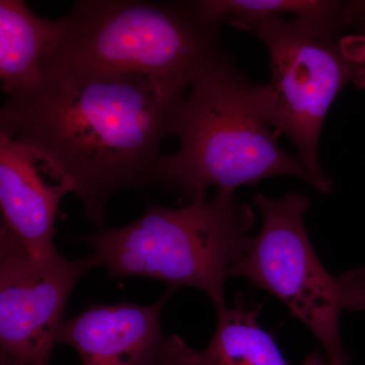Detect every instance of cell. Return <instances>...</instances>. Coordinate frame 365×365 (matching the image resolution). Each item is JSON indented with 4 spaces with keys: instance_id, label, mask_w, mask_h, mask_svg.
I'll use <instances>...</instances> for the list:
<instances>
[{
    "instance_id": "2",
    "label": "cell",
    "mask_w": 365,
    "mask_h": 365,
    "mask_svg": "<svg viewBox=\"0 0 365 365\" xmlns=\"http://www.w3.org/2000/svg\"><path fill=\"white\" fill-rule=\"evenodd\" d=\"M254 85L232 57L197 79L170 130L179 138V150L163 155L155 185L189 203L207 199L211 187L235 191L275 176L297 178L319 193H332L334 184L314 177L299 157L278 145V133L255 103Z\"/></svg>"
},
{
    "instance_id": "14",
    "label": "cell",
    "mask_w": 365,
    "mask_h": 365,
    "mask_svg": "<svg viewBox=\"0 0 365 365\" xmlns=\"http://www.w3.org/2000/svg\"><path fill=\"white\" fill-rule=\"evenodd\" d=\"M302 365H332L328 360L325 359L323 355L319 351H314L311 354L307 355V359H304Z\"/></svg>"
},
{
    "instance_id": "16",
    "label": "cell",
    "mask_w": 365,
    "mask_h": 365,
    "mask_svg": "<svg viewBox=\"0 0 365 365\" xmlns=\"http://www.w3.org/2000/svg\"><path fill=\"white\" fill-rule=\"evenodd\" d=\"M0 365H19V364H16V362L13 361V360L6 359V357L0 356Z\"/></svg>"
},
{
    "instance_id": "1",
    "label": "cell",
    "mask_w": 365,
    "mask_h": 365,
    "mask_svg": "<svg viewBox=\"0 0 365 365\" xmlns=\"http://www.w3.org/2000/svg\"><path fill=\"white\" fill-rule=\"evenodd\" d=\"M188 91L145 74L52 69L35 90L7 98L0 134L44 155L102 227L110 197L155 185Z\"/></svg>"
},
{
    "instance_id": "6",
    "label": "cell",
    "mask_w": 365,
    "mask_h": 365,
    "mask_svg": "<svg viewBox=\"0 0 365 365\" xmlns=\"http://www.w3.org/2000/svg\"><path fill=\"white\" fill-rule=\"evenodd\" d=\"M262 227L235 276L247 278L283 302L314 334L332 365H349L340 334L344 311L365 309V267L335 277L321 263L307 235L304 216L311 200L288 193L273 199L258 194Z\"/></svg>"
},
{
    "instance_id": "7",
    "label": "cell",
    "mask_w": 365,
    "mask_h": 365,
    "mask_svg": "<svg viewBox=\"0 0 365 365\" xmlns=\"http://www.w3.org/2000/svg\"><path fill=\"white\" fill-rule=\"evenodd\" d=\"M95 268L91 257L39 260L0 227V356L19 365H50L69 297Z\"/></svg>"
},
{
    "instance_id": "3",
    "label": "cell",
    "mask_w": 365,
    "mask_h": 365,
    "mask_svg": "<svg viewBox=\"0 0 365 365\" xmlns=\"http://www.w3.org/2000/svg\"><path fill=\"white\" fill-rule=\"evenodd\" d=\"M52 69L139 73L190 90L232 55L195 1L81 0L59 19ZM46 76V74H45Z\"/></svg>"
},
{
    "instance_id": "4",
    "label": "cell",
    "mask_w": 365,
    "mask_h": 365,
    "mask_svg": "<svg viewBox=\"0 0 365 365\" xmlns=\"http://www.w3.org/2000/svg\"><path fill=\"white\" fill-rule=\"evenodd\" d=\"M251 206L234 190L217 189L211 199L180 208L148 204L135 222L76 237L91 248L96 267L108 277H146L170 288L202 290L215 309L227 307L225 284L251 246Z\"/></svg>"
},
{
    "instance_id": "15",
    "label": "cell",
    "mask_w": 365,
    "mask_h": 365,
    "mask_svg": "<svg viewBox=\"0 0 365 365\" xmlns=\"http://www.w3.org/2000/svg\"><path fill=\"white\" fill-rule=\"evenodd\" d=\"M356 23L359 25L360 32H361L362 37L365 38V14H357V16H352L348 24Z\"/></svg>"
},
{
    "instance_id": "10",
    "label": "cell",
    "mask_w": 365,
    "mask_h": 365,
    "mask_svg": "<svg viewBox=\"0 0 365 365\" xmlns=\"http://www.w3.org/2000/svg\"><path fill=\"white\" fill-rule=\"evenodd\" d=\"M58 33V20L40 18L23 0L0 1V79L7 98L43 83Z\"/></svg>"
},
{
    "instance_id": "12",
    "label": "cell",
    "mask_w": 365,
    "mask_h": 365,
    "mask_svg": "<svg viewBox=\"0 0 365 365\" xmlns=\"http://www.w3.org/2000/svg\"><path fill=\"white\" fill-rule=\"evenodd\" d=\"M200 13L211 23L246 30L255 21L294 14V18L345 26L344 4L325 0H196Z\"/></svg>"
},
{
    "instance_id": "11",
    "label": "cell",
    "mask_w": 365,
    "mask_h": 365,
    "mask_svg": "<svg viewBox=\"0 0 365 365\" xmlns=\"http://www.w3.org/2000/svg\"><path fill=\"white\" fill-rule=\"evenodd\" d=\"M261 306L239 295L234 307L216 309V328L202 352L187 347L178 365H290L272 334L258 321Z\"/></svg>"
},
{
    "instance_id": "8",
    "label": "cell",
    "mask_w": 365,
    "mask_h": 365,
    "mask_svg": "<svg viewBox=\"0 0 365 365\" xmlns=\"http://www.w3.org/2000/svg\"><path fill=\"white\" fill-rule=\"evenodd\" d=\"M170 288L157 302L93 304L66 319L57 345L78 353L83 365H178L187 345L177 335H165L160 316L174 294Z\"/></svg>"
},
{
    "instance_id": "13",
    "label": "cell",
    "mask_w": 365,
    "mask_h": 365,
    "mask_svg": "<svg viewBox=\"0 0 365 365\" xmlns=\"http://www.w3.org/2000/svg\"><path fill=\"white\" fill-rule=\"evenodd\" d=\"M345 13L348 18L365 14V1H350L345 4Z\"/></svg>"
},
{
    "instance_id": "5",
    "label": "cell",
    "mask_w": 365,
    "mask_h": 365,
    "mask_svg": "<svg viewBox=\"0 0 365 365\" xmlns=\"http://www.w3.org/2000/svg\"><path fill=\"white\" fill-rule=\"evenodd\" d=\"M342 26L271 16L247 26L265 45L270 81L253 88L269 126L287 136L307 169L334 184L319 163V143L327 113L346 86H365V38H340Z\"/></svg>"
},
{
    "instance_id": "9",
    "label": "cell",
    "mask_w": 365,
    "mask_h": 365,
    "mask_svg": "<svg viewBox=\"0 0 365 365\" xmlns=\"http://www.w3.org/2000/svg\"><path fill=\"white\" fill-rule=\"evenodd\" d=\"M68 193L66 180L44 155L0 134L1 225L34 258L59 254L55 222L60 201Z\"/></svg>"
}]
</instances>
